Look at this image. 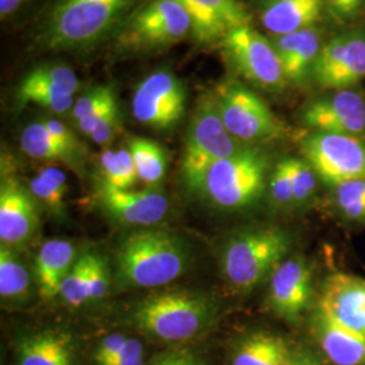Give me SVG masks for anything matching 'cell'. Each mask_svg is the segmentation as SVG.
<instances>
[{
    "mask_svg": "<svg viewBox=\"0 0 365 365\" xmlns=\"http://www.w3.org/2000/svg\"><path fill=\"white\" fill-rule=\"evenodd\" d=\"M118 125V106L114 107L107 115H106L92 130L90 137L93 140V143L99 145L108 144L115 133Z\"/></svg>",
    "mask_w": 365,
    "mask_h": 365,
    "instance_id": "cell-42",
    "label": "cell"
},
{
    "mask_svg": "<svg viewBox=\"0 0 365 365\" xmlns=\"http://www.w3.org/2000/svg\"><path fill=\"white\" fill-rule=\"evenodd\" d=\"M114 107H117V99H115V95H111L102 105H99L95 110H92L88 115H86V117L81 118L80 120H78V129L83 131L84 134H88V135H90L92 130L96 128V125H98Z\"/></svg>",
    "mask_w": 365,
    "mask_h": 365,
    "instance_id": "cell-40",
    "label": "cell"
},
{
    "mask_svg": "<svg viewBox=\"0 0 365 365\" xmlns=\"http://www.w3.org/2000/svg\"><path fill=\"white\" fill-rule=\"evenodd\" d=\"M313 334L322 352L334 365H365V337L342 327L317 306Z\"/></svg>",
    "mask_w": 365,
    "mask_h": 365,
    "instance_id": "cell-19",
    "label": "cell"
},
{
    "mask_svg": "<svg viewBox=\"0 0 365 365\" xmlns=\"http://www.w3.org/2000/svg\"><path fill=\"white\" fill-rule=\"evenodd\" d=\"M31 75L39 80L51 83L53 86L66 88L72 93L78 91L80 86L75 72L68 66H39L36 71L31 72Z\"/></svg>",
    "mask_w": 365,
    "mask_h": 365,
    "instance_id": "cell-36",
    "label": "cell"
},
{
    "mask_svg": "<svg viewBox=\"0 0 365 365\" xmlns=\"http://www.w3.org/2000/svg\"><path fill=\"white\" fill-rule=\"evenodd\" d=\"M111 95H114V90L111 87H98L87 92L75 102L72 107V117L78 122L81 118L88 115L98 106L102 105Z\"/></svg>",
    "mask_w": 365,
    "mask_h": 365,
    "instance_id": "cell-38",
    "label": "cell"
},
{
    "mask_svg": "<svg viewBox=\"0 0 365 365\" xmlns=\"http://www.w3.org/2000/svg\"><path fill=\"white\" fill-rule=\"evenodd\" d=\"M331 190L334 205L344 220L365 222V179L341 182Z\"/></svg>",
    "mask_w": 365,
    "mask_h": 365,
    "instance_id": "cell-31",
    "label": "cell"
},
{
    "mask_svg": "<svg viewBox=\"0 0 365 365\" xmlns=\"http://www.w3.org/2000/svg\"><path fill=\"white\" fill-rule=\"evenodd\" d=\"M365 9V0H327V13L341 26H351Z\"/></svg>",
    "mask_w": 365,
    "mask_h": 365,
    "instance_id": "cell-35",
    "label": "cell"
},
{
    "mask_svg": "<svg viewBox=\"0 0 365 365\" xmlns=\"http://www.w3.org/2000/svg\"><path fill=\"white\" fill-rule=\"evenodd\" d=\"M66 192L68 184L64 172L53 167L43 168L30 182V194L56 214L64 210Z\"/></svg>",
    "mask_w": 365,
    "mask_h": 365,
    "instance_id": "cell-27",
    "label": "cell"
},
{
    "mask_svg": "<svg viewBox=\"0 0 365 365\" xmlns=\"http://www.w3.org/2000/svg\"><path fill=\"white\" fill-rule=\"evenodd\" d=\"M129 150L140 180L146 184H157L163 180L167 170V155L160 145L148 138L135 137L131 138Z\"/></svg>",
    "mask_w": 365,
    "mask_h": 365,
    "instance_id": "cell-26",
    "label": "cell"
},
{
    "mask_svg": "<svg viewBox=\"0 0 365 365\" xmlns=\"http://www.w3.org/2000/svg\"><path fill=\"white\" fill-rule=\"evenodd\" d=\"M247 146L226 129L214 95L203 98L196 107L185 138L182 176L187 185L199 191L212 164L235 156Z\"/></svg>",
    "mask_w": 365,
    "mask_h": 365,
    "instance_id": "cell-5",
    "label": "cell"
},
{
    "mask_svg": "<svg viewBox=\"0 0 365 365\" xmlns=\"http://www.w3.org/2000/svg\"><path fill=\"white\" fill-rule=\"evenodd\" d=\"M235 69L267 91L282 90L287 80L271 39L250 26L237 27L222 39Z\"/></svg>",
    "mask_w": 365,
    "mask_h": 365,
    "instance_id": "cell-9",
    "label": "cell"
},
{
    "mask_svg": "<svg viewBox=\"0 0 365 365\" xmlns=\"http://www.w3.org/2000/svg\"><path fill=\"white\" fill-rule=\"evenodd\" d=\"M327 13V0H268L261 24L272 36H284L317 26Z\"/></svg>",
    "mask_w": 365,
    "mask_h": 365,
    "instance_id": "cell-21",
    "label": "cell"
},
{
    "mask_svg": "<svg viewBox=\"0 0 365 365\" xmlns=\"http://www.w3.org/2000/svg\"><path fill=\"white\" fill-rule=\"evenodd\" d=\"M302 120L314 131L365 138L364 98L352 88L334 91L307 106Z\"/></svg>",
    "mask_w": 365,
    "mask_h": 365,
    "instance_id": "cell-13",
    "label": "cell"
},
{
    "mask_svg": "<svg viewBox=\"0 0 365 365\" xmlns=\"http://www.w3.org/2000/svg\"><path fill=\"white\" fill-rule=\"evenodd\" d=\"M30 287V276L19 257L9 247L0 248V295L6 299L24 298Z\"/></svg>",
    "mask_w": 365,
    "mask_h": 365,
    "instance_id": "cell-29",
    "label": "cell"
},
{
    "mask_svg": "<svg viewBox=\"0 0 365 365\" xmlns=\"http://www.w3.org/2000/svg\"><path fill=\"white\" fill-rule=\"evenodd\" d=\"M103 182L119 190H130L140 179L129 149L105 150L101 156Z\"/></svg>",
    "mask_w": 365,
    "mask_h": 365,
    "instance_id": "cell-30",
    "label": "cell"
},
{
    "mask_svg": "<svg viewBox=\"0 0 365 365\" xmlns=\"http://www.w3.org/2000/svg\"><path fill=\"white\" fill-rule=\"evenodd\" d=\"M48 130L51 131L53 137L66 148L71 155H75L78 152V143L75 134L66 128L64 123L54 120V119H45L42 120Z\"/></svg>",
    "mask_w": 365,
    "mask_h": 365,
    "instance_id": "cell-41",
    "label": "cell"
},
{
    "mask_svg": "<svg viewBox=\"0 0 365 365\" xmlns=\"http://www.w3.org/2000/svg\"><path fill=\"white\" fill-rule=\"evenodd\" d=\"M271 42L277 53L287 81L300 84L313 72L317 57L322 49V36L317 26L284 36H272Z\"/></svg>",
    "mask_w": 365,
    "mask_h": 365,
    "instance_id": "cell-20",
    "label": "cell"
},
{
    "mask_svg": "<svg viewBox=\"0 0 365 365\" xmlns=\"http://www.w3.org/2000/svg\"><path fill=\"white\" fill-rule=\"evenodd\" d=\"M90 300L103 299L108 289V268L105 259L90 252Z\"/></svg>",
    "mask_w": 365,
    "mask_h": 365,
    "instance_id": "cell-37",
    "label": "cell"
},
{
    "mask_svg": "<svg viewBox=\"0 0 365 365\" xmlns=\"http://www.w3.org/2000/svg\"><path fill=\"white\" fill-rule=\"evenodd\" d=\"M325 313L342 327L365 337V279L356 274H331L318 302Z\"/></svg>",
    "mask_w": 365,
    "mask_h": 365,
    "instance_id": "cell-15",
    "label": "cell"
},
{
    "mask_svg": "<svg viewBox=\"0 0 365 365\" xmlns=\"http://www.w3.org/2000/svg\"><path fill=\"white\" fill-rule=\"evenodd\" d=\"M267 172L268 158L259 149L247 146L235 156L212 164L199 191L220 209H249L260 200Z\"/></svg>",
    "mask_w": 365,
    "mask_h": 365,
    "instance_id": "cell-4",
    "label": "cell"
},
{
    "mask_svg": "<svg viewBox=\"0 0 365 365\" xmlns=\"http://www.w3.org/2000/svg\"><path fill=\"white\" fill-rule=\"evenodd\" d=\"M18 365H75L73 339L60 330H43L18 344Z\"/></svg>",
    "mask_w": 365,
    "mask_h": 365,
    "instance_id": "cell-22",
    "label": "cell"
},
{
    "mask_svg": "<svg viewBox=\"0 0 365 365\" xmlns=\"http://www.w3.org/2000/svg\"><path fill=\"white\" fill-rule=\"evenodd\" d=\"M187 261V248L178 235L163 230H137L118 249V279L125 287L165 286L184 272Z\"/></svg>",
    "mask_w": 365,
    "mask_h": 365,
    "instance_id": "cell-1",
    "label": "cell"
},
{
    "mask_svg": "<svg viewBox=\"0 0 365 365\" xmlns=\"http://www.w3.org/2000/svg\"><path fill=\"white\" fill-rule=\"evenodd\" d=\"M291 249L287 232L276 226H256L232 235L222 249V274L240 291L257 287L274 274Z\"/></svg>",
    "mask_w": 365,
    "mask_h": 365,
    "instance_id": "cell-2",
    "label": "cell"
},
{
    "mask_svg": "<svg viewBox=\"0 0 365 365\" xmlns=\"http://www.w3.org/2000/svg\"><path fill=\"white\" fill-rule=\"evenodd\" d=\"M150 365H203L199 356L190 351H173L160 354Z\"/></svg>",
    "mask_w": 365,
    "mask_h": 365,
    "instance_id": "cell-44",
    "label": "cell"
},
{
    "mask_svg": "<svg viewBox=\"0 0 365 365\" xmlns=\"http://www.w3.org/2000/svg\"><path fill=\"white\" fill-rule=\"evenodd\" d=\"M18 98L24 103H37L56 114L66 113L75 105L72 92L34 78L31 73L21 83Z\"/></svg>",
    "mask_w": 365,
    "mask_h": 365,
    "instance_id": "cell-25",
    "label": "cell"
},
{
    "mask_svg": "<svg viewBox=\"0 0 365 365\" xmlns=\"http://www.w3.org/2000/svg\"><path fill=\"white\" fill-rule=\"evenodd\" d=\"M99 199L115 220L133 226H153L163 221L170 210V200L157 190H119L103 182Z\"/></svg>",
    "mask_w": 365,
    "mask_h": 365,
    "instance_id": "cell-16",
    "label": "cell"
},
{
    "mask_svg": "<svg viewBox=\"0 0 365 365\" xmlns=\"http://www.w3.org/2000/svg\"><path fill=\"white\" fill-rule=\"evenodd\" d=\"M25 0H0V15L1 18L13 14L15 10L19 9V6Z\"/></svg>",
    "mask_w": 365,
    "mask_h": 365,
    "instance_id": "cell-46",
    "label": "cell"
},
{
    "mask_svg": "<svg viewBox=\"0 0 365 365\" xmlns=\"http://www.w3.org/2000/svg\"><path fill=\"white\" fill-rule=\"evenodd\" d=\"M268 190L274 207L283 210L294 207V191L287 158L276 164L268 182Z\"/></svg>",
    "mask_w": 365,
    "mask_h": 365,
    "instance_id": "cell-34",
    "label": "cell"
},
{
    "mask_svg": "<svg viewBox=\"0 0 365 365\" xmlns=\"http://www.w3.org/2000/svg\"><path fill=\"white\" fill-rule=\"evenodd\" d=\"M90 252L80 256L75 261L73 267L61 284L60 295L66 300L68 304L73 307H80L86 302H90Z\"/></svg>",
    "mask_w": 365,
    "mask_h": 365,
    "instance_id": "cell-32",
    "label": "cell"
},
{
    "mask_svg": "<svg viewBox=\"0 0 365 365\" xmlns=\"http://www.w3.org/2000/svg\"><path fill=\"white\" fill-rule=\"evenodd\" d=\"M289 365H322L317 357H314L312 353L304 351H294L292 360Z\"/></svg>",
    "mask_w": 365,
    "mask_h": 365,
    "instance_id": "cell-45",
    "label": "cell"
},
{
    "mask_svg": "<svg viewBox=\"0 0 365 365\" xmlns=\"http://www.w3.org/2000/svg\"><path fill=\"white\" fill-rule=\"evenodd\" d=\"M110 365H144V345L138 339H128L123 349Z\"/></svg>",
    "mask_w": 365,
    "mask_h": 365,
    "instance_id": "cell-43",
    "label": "cell"
},
{
    "mask_svg": "<svg viewBox=\"0 0 365 365\" xmlns=\"http://www.w3.org/2000/svg\"><path fill=\"white\" fill-rule=\"evenodd\" d=\"M288 165L291 172L292 180V191H294V207L307 206L317 192V173L313 167L300 158L288 157Z\"/></svg>",
    "mask_w": 365,
    "mask_h": 365,
    "instance_id": "cell-33",
    "label": "cell"
},
{
    "mask_svg": "<svg viewBox=\"0 0 365 365\" xmlns=\"http://www.w3.org/2000/svg\"><path fill=\"white\" fill-rule=\"evenodd\" d=\"M194 31L190 14L178 0H153L131 19L123 43L157 46L176 42Z\"/></svg>",
    "mask_w": 365,
    "mask_h": 365,
    "instance_id": "cell-12",
    "label": "cell"
},
{
    "mask_svg": "<svg viewBox=\"0 0 365 365\" xmlns=\"http://www.w3.org/2000/svg\"><path fill=\"white\" fill-rule=\"evenodd\" d=\"M134 118L158 130L173 128L184 115L185 90L170 71H157L137 87L131 102Z\"/></svg>",
    "mask_w": 365,
    "mask_h": 365,
    "instance_id": "cell-11",
    "label": "cell"
},
{
    "mask_svg": "<svg viewBox=\"0 0 365 365\" xmlns=\"http://www.w3.org/2000/svg\"><path fill=\"white\" fill-rule=\"evenodd\" d=\"M304 160L327 187L365 179V138L314 131L302 143Z\"/></svg>",
    "mask_w": 365,
    "mask_h": 365,
    "instance_id": "cell-8",
    "label": "cell"
},
{
    "mask_svg": "<svg viewBox=\"0 0 365 365\" xmlns=\"http://www.w3.org/2000/svg\"><path fill=\"white\" fill-rule=\"evenodd\" d=\"M212 317L214 306L206 297L176 291L143 300L133 313V322L155 339L182 342L202 333Z\"/></svg>",
    "mask_w": 365,
    "mask_h": 365,
    "instance_id": "cell-3",
    "label": "cell"
},
{
    "mask_svg": "<svg viewBox=\"0 0 365 365\" xmlns=\"http://www.w3.org/2000/svg\"><path fill=\"white\" fill-rule=\"evenodd\" d=\"M75 247L66 240H49L36 259V279L43 299L60 295L61 284L75 264Z\"/></svg>",
    "mask_w": 365,
    "mask_h": 365,
    "instance_id": "cell-23",
    "label": "cell"
},
{
    "mask_svg": "<svg viewBox=\"0 0 365 365\" xmlns=\"http://www.w3.org/2000/svg\"><path fill=\"white\" fill-rule=\"evenodd\" d=\"M322 90H349L365 78V31L336 34L322 45L312 72Z\"/></svg>",
    "mask_w": 365,
    "mask_h": 365,
    "instance_id": "cell-10",
    "label": "cell"
},
{
    "mask_svg": "<svg viewBox=\"0 0 365 365\" xmlns=\"http://www.w3.org/2000/svg\"><path fill=\"white\" fill-rule=\"evenodd\" d=\"M292 353L286 339L259 331L241 341L232 365H289Z\"/></svg>",
    "mask_w": 365,
    "mask_h": 365,
    "instance_id": "cell-24",
    "label": "cell"
},
{
    "mask_svg": "<svg viewBox=\"0 0 365 365\" xmlns=\"http://www.w3.org/2000/svg\"><path fill=\"white\" fill-rule=\"evenodd\" d=\"M38 226V215L33 195L11 178L0 187V240L6 247L29 241Z\"/></svg>",
    "mask_w": 365,
    "mask_h": 365,
    "instance_id": "cell-17",
    "label": "cell"
},
{
    "mask_svg": "<svg viewBox=\"0 0 365 365\" xmlns=\"http://www.w3.org/2000/svg\"><path fill=\"white\" fill-rule=\"evenodd\" d=\"M129 337L125 334L114 333V334H110L106 339H102L93 354L95 363L98 365L111 364L114 361V359L123 349Z\"/></svg>",
    "mask_w": 365,
    "mask_h": 365,
    "instance_id": "cell-39",
    "label": "cell"
},
{
    "mask_svg": "<svg viewBox=\"0 0 365 365\" xmlns=\"http://www.w3.org/2000/svg\"><path fill=\"white\" fill-rule=\"evenodd\" d=\"M313 298V271L307 261L294 256L283 261L271 276L269 304L274 313L297 322Z\"/></svg>",
    "mask_w": 365,
    "mask_h": 365,
    "instance_id": "cell-14",
    "label": "cell"
},
{
    "mask_svg": "<svg viewBox=\"0 0 365 365\" xmlns=\"http://www.w3.org/2000/svg\"><path fill=\"white\" fill-rule=\"evenodd\" d=\"M214 98L226 129L242 144L267 143L289 134V128L260 96L238 81L221 84Z\"/></svg>",
    "mask_w": 365,
    "mask_h": 365,
    "instance_id": "cell-7",
    "label": "cell"
},
{
    "mask_svg": "<svg viewBox=\"0 0 365 365\" xmlns=\"http://www.w3.org/2000/svg\"><path fill=\"white\" fill-rule=\"evenodd\" d=\"M190 14L194 36L202 43L223 39L237 27L249 26L250 15L238 0H178Z\"/></svg>",
    "mask_w": 365,
    "mask_h": 365,
    "instance_id": "cell-18",
    "label": "cell"
},
{
    "mask_svg": "<svg viewBox=\"0 0 365 365\" xmlns=\"http://www.w3.org/2000/svg\"><path fill=\"white\" fill-rule=\"evenodd\" d=\"M21 148L25 155L38 160H66L73 156L53 137L42 120L22 131Z\"/></svg>",
    "mask_w": 365,
    "mask_h": 365,
    "instance_id": "cell-28",
    "label": "cell"
},
{
    "mask_svg": "<svg viewBox=\"0 0 365 365\" xmlns=\"http://www.w3.org/2000/svg\"><path fill=\"white\" fill-rule=\"evenodd\" d=\"M133 0H61L51 16L46 43L51 48H81L108 33Z\"/></svg>",
    "mask_w": 365,
    "mask_h": 365,
    "instance_id": "cell-6",
    "label": "cell"
}]
</instances>
